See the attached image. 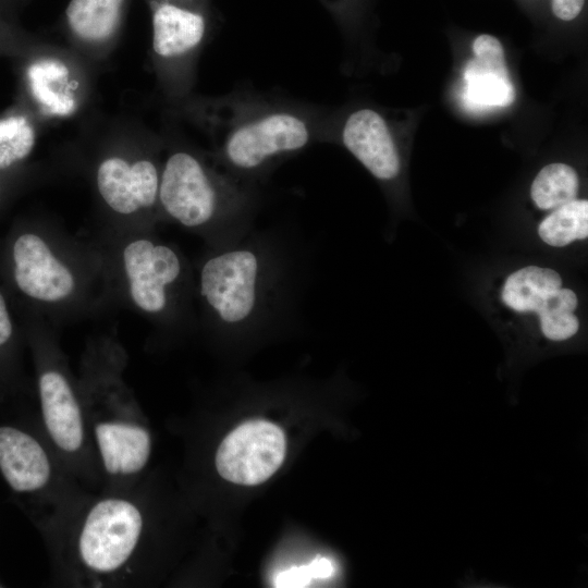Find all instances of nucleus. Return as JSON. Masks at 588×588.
<instances>
[{"instance_id":"f257e3e1","label":"nucleus","mask_w":588,"mask_h":588,"mask_svg":"<svg viewBox=\"0 0 588 588\" xmlns=\"http://www.w3.org/2000/svg\"><path fill=\"white\" fill-rule=\"evenodd\" d=\"M311 262L309 246L277 226L206 247L195 274L201 322L228 340L261 338L299 322Z\"/></svg>"},{"instance_id":"f03ea898","label":"nucleus","mask_w":588,"mask_h":588,"mask_svg":"<svg viewBox=\"0 0 588 588\" xmlns=\"http://www.w3.org/2000/svg\"><path fill=\"white\" fill-rule=\"evenodd\" d=\"M40 530L58 586L134 588L151 578L157 531L146 475L128 489L88 491Z\"/></svg>"},{"instance_id":"7ed1b4c3","label":"nucleus","mask_w":588,"mask_h":588,"mask_svg":"<svg viewBox=\"0 0 588 588\" xmlns=\"http://www.w3.org/2000/svg\"><path fill=\"white\" fill-rule=\"evenodd\" d=\"M172 106L207 136L219 167L260 186L282 162L322 143L328 115L320 106L252 89L192 94Z\"/></svg>"},{"instance_id":"20e7f679","label":"nucleus","mask_w":588,"mask_h":588,"mask_svg":"<svg viewBox=\"0 0 588 588\" xmlns=\"http://www.w3.org/2000/svg\"><path fill=\"white\" fill-rule=\"evenodd\" d=\"M260 187L223 170L208 151L172 134L163 137L160 220L199 235L206 247L232 243L255 228Z\"/></svg>"},{"instance_id":"39448f33","label":"nucleus","mask_w":588,"mask_h":588,"mask_svg":"<svg viewBox=\"0 0 588 588\" xmlns=\"http://www.w3.org/2000/svg\"><path fill=\"white\" fill-rule=\"evenodd\" d=\"M125 355L118 344L89 346L78 379L85 419L97 456L100 490L128 489L145 475L152 452L147 419L123 381Z\"/></svg>"},{"instance_id":"423d86ee","label":"nucleus","mask_w":588,"mask_h":588,"mask_svg":"<svg viewBox=\"0 0 588 588\" xmlns=\"http://www.w3.org/2000/svg\"><path fill=\"white\" fill-rule=\"evenodd\" d=\"M37 351L41 427L70 474L89 491L100 490V471L88 432L78 380L57 342L47 335Z\"/></svg>"},{"instance_id":"0eeeda50","label":"nucleus","mask_w":588,"mask_h":588,"mask_svg":"<svg viewBox=\"0 0 588 588\" xmlns=\"http://www.w3.org/2000/svg\"><path fill=\"white\" fill-rule=\"evenodd\" d=\"M119 259L126 296L138 311L166 327L191 322L195 274L175 245L143 233L122 245Z\"/></svg>"},{"instance_id":"6e6552de","label":"nucleus","mask_w":588,"mask_h":588,"mask_svg":"<svg viewBox=\"0 0 588 588\" xmlns=\"http://www.w3.org/2000/svg\"><path fill=\"white\" fill-rule=\"evenodd\" d=\"M163 138L147 136L106 148L94 167V184L102 206L122 219L145 224L160 221L159 185Z\"/></svg>"},{"instance_id":"1a4fd4ad","label":"nucleus","mask_w":588,"mask_h":588,"mask_svg":"<svg viewBox=\"0 0 588 588\" xmlns=\"http://www.w3.org/2000/svg\"><path fill=\"white\" fill-rule=\"evenodd\" d=\"M0 471L12 490L36 499L42 507L39 523L89 491L66 469L41 424L36 431L0 426Z\"/></svg>"},{"instance_id":"9d476101","label":"nucleus","mask_w":588,"mask_h":588,"mask_svg":"<svg viewBox=\"0 0 588 588\" xmlns=\"http://www.w3.org/2000/svg\"><path fill=\"white\" fill-rule=\"evenodd\" d=\"M152 3V68L162 94L175 105L192 95L207 21L203 13L173 2Z\"/></svg>"},{"instance_id":"9b49d317","label":"nucleus","mask_w":588,"mask_h":588,"mask_svg":"<svg viewBox=\"0 0 588 588\" xmlns=\"http://www.w3.org/2000/svg\"><path fill=\"white\" fill-rule=\"evenodd\" d=\"M24 71L27 95L38 120L74 118L91 93L90 62L70 47H35Z\"/></svg>"},{"instance_id":"f8f14e48","label":"nucleus","mask_w":588,"mask_h":588,"mask_svg":"<svg viewBox=\"0 0 588 588\" xmlns=\"http://www.w3.org/2000/svg\"><path fill=\"white\" fill-rule=\"evenodd\" d=\"M12 259L19 290L37 303L63 306L81 293L79 269L48 236L21 234L13 244Z\"/></svg>"},{"instance_id":"ddd939ff","label":"nucleus","mask_w":588,"mask_h":588,"mask_svg":"<svg viewBox=\"0 0 588 588\" xmlns=\"http://www.w3.org/2000/svg\"><path fill=\"white\" fill-rule=\"evenodd\" d=\"M285 436L267 420H249L231 431L215 456L218 474L225 480L256 486L269 479L285 457Z\"/></svg>"},{"instance_id":"4468645a","label":"nucleus","mask_w":588,"mask_h":588,"mask_svg":"<svg viewBox=\"0 0 588 588\" xmlns=\"http://www.w3.org/2000/svg\"><path fill=\"white\" fill-rule=\"evenodd\" d=\"M338 139L376 179L393 181L401 171L400 152L385 118L359 108L342 119L327 115L323 142Z\"/></svg>"},{"instance_id":"2eb2a0df","label":"nucleus","mask_w":588,"mask_h":588,"mask_svg":"<svg viewBox=\"0 0 588 588\" xmlns=\"http://www.w3.org/2000/svg\"><path fill=\"white\" fill-rule=\"evenodd\" d=\"M126 0H70L65 26L75 52L94 63L114 49Z\"/></svg>"},{"instance_id":"dca6fc26","label":"nucleus","mask_w":588,"mask_h":588,"mask_svg":"<svg viewBox=\"0 0 588 588\" xmlns=\"http://www.w3.org/2000/svg\"><path fill=\"white\" fill-rule=\"evenodd\" d=\"M474 59L465 66V102L474 109L510 106L515 90L509 76L501 42L480 35L473 44Z\"/></svg>"},{"instance_id":"f3484780","label":"nucleus","mask_w":588,"mask_h":588,"mask_svg":"<svg viewBox=\"0 0 588 588\" xmlns=\"http://www.w3.org/2000/svg\"><path fill=\"white\" fill-rule=\"evenodd\" d=\"M560 287L562 279L556 271L528 266L513 272L506 279L502 301L517 313L536 311L544 299Z\"/></svg>"},{"instance_id":"a211bd4d","label":"nucleus","mask_w":588,"mask_h":588,"mask_svg":"<svg viewBox=\"0 0 588 588\" xmlns=\"http://www.w3.org/2000/svg\"><path fill=\"white\" fill-rule=\"evenodd\" d=\"M541 240L548 245L563 247L588 236V201L574 199L546 217L538 226Z\"/></svg>"},{"instance_id":"6ab92c4d","label":"nucleus","mask_w":588,"mask_h":588,"mask_svg":"<svg viewBox=\"0 0 588 588\" xmlns=\"http://www.w3.org/2000/svg\"><path fill=\"white\" fill-rule=\"evenodd\" d=\"M578 176L576 171L565 163H550L543 167L535 177L530 195L540 209H555L576 199Z\"/></svg>"},{"instance_id":"aec40b11","label":"nucleus","mask_w":588,"mask_h":588,"mask_svg":"<svg viewBox=\"0 0 588 588\" xmlns=\"http://www.w3.org/2000/svg\"><path fill=\"white\" fill-rule=\"evenodd\" d=\"M577 296L569 289L560 287L552 292L535 311L540 319L541 331L552 341H563L573 336L579 327L574 310Z\"/></svg>"},{"instance_id":"412c9836","label":"nucleus","mask_w":588,"mask_h":588,"mask_svg":"<svg viewBox=\"0 0 588 588\" xmlns=\"http://www.w3.org/2000/svg\"><path fill=\"white\" fill-rule=\"evenodd\" d=\"M37 140V127L32 117L12 114L0 119V170L25 160Z\"/></svg>"},{"instance_id":"4be33fe9","label":"nucleus","mask_w":588,"mask_h":588,"mask_svg":"<svg viewBox=\"0 0 588 588\" xmlns=\"http://www.w3.org/2000/svg\"><path fill=\"white\" fill-rule=\"evenodd\" d=\"M334 564L330 559L316 558L303 566H293L279 573L274 578L278 588L306 587L315 578H328L334 573Z\"/></svg>"},{"instance_id":"5701e85b","label":"nucleus","mask_w":588,"mask_h":588,"mask_svg":"<svg viewBox=\"0 0 588 588\" xmlns=\"http://www.w3.org/2000/svg\"><path fill=\"white\" fill-rule=\"evenodd\" d=\"M585 0H552L554 15L563 21L574 20L581 11Z\"/></svg>"},{"instance_id":"b1692460","label":"nucleus","mask_w":588,"mask_h":588,"mask_svg":"<svg viewBox=\"0 0 588 588\" xmlns=\"http://www.w3.org/2000/svg\"><path fill=\"white\" fill-rule=\"evenodd\" d=\"M13 334V326L5 301L0 293V347L8 344Z\"/></svg>"},{"instance_id":"393cba45","label":"nucleus","mask_w":588,"mask_h":588,"mask_svg":"<svg viewBox=\"0 0 588 588\" xmlns=\"http://www.w3.org/2000/svg\"><path fill=\"white\" fill-rule=\"evenodd\" d=\"M161 1H168V0H161ZM158 2V1H157Z\"/></svg>"}]
</instances>
